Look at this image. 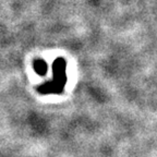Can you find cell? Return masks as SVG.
Here are the masks:
<instances>
[{
	"instance_id": "2",
	"label": "cell",
	"mask_w": 157,
	"mask_h": 157,
	"mask_svg": "<svg viewBox=\"0 0 157 157\" xmlns=\"http://www.w3.org/2000/svg\"><path fill=\"white\" fill-rule=\"evenodd\" d=\"M33 69L38 75H45L47 73V63L43 59H35L33 61Z\"/></svg>"
},
{
	"instance_id": "1",
	"label": "cell",
	"mask_w": 157,
	"mask_h": 157,
	"mask_svg": "<svg viewBox=\"0 0 157 157\" xmlns=\"http://www.w3.org/2000/svg\"><path fill=\"white\" fill-rule=\"evenodd\" d=\"M52 81L46 82L37 87V92L43 95L47 94H60L62 93L64 84L67 82L66 75V60L63 58H57L52 62Z\"/></svg>"
}]
</instances>
